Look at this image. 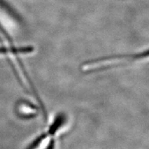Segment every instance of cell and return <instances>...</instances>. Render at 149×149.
Here are the masks:
<instances>
[{
    "label": "cell",
    "mask_w": 149,
    "mask_h": 149,
    "mask_svg": "<svg viewBox=\"0 0 149 149\" xmlns=\"http://www.w3.org/2000/svg\"><path fill=\"white\" fill-rule=\"evenodd\" d=\"M34 51V48L31 46H11L10 47L0 46V55L12 53L13 55H19V54H26L32 53Z\"/></svg>",
    "instance_id": "cell-3"
},
{
    "label": "cell",
    "mask_w": 149,
    "mask_h": 149,
    "mask_svg": "<svg viewBox=\"0 0 149 149\" xmlns=\"http://www.w3.org/2000/svg\"><path fill=\"white\" fill-rule=\"evenodd\" d=\"M144 56V53L141 52L140 53L130 54V55H120L102 57L84 63L81 66V70L82 71L86 72L98 71V70L107 69V68H110L111 66H115V64L119 65L122 62H126L127 61H131L142 59Z\"/></svg>",
    "instance_id": "cell-1"
},
{
    "label": "cell",
    "mask_w": 149,
    "mask_h": 149,
    "mask_svg": "<svg viewBox=\"0 0 149 149\" xmlns=\"http://www.w3.org/2000/svg\"><path fill=\"white\" fill-rule=\"evenodd\" d=\"M66 122V116L63 113H59L55 117L53 122L45 132L35 137L34 140L26 147V149H37L41 146L42 143L44 140L48 139V137L52 136H56L57 132L62 128Z\"/></svg>",
    "instance_id": "cell-2"
}]
</instances>
